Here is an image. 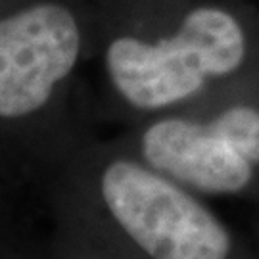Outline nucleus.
I'll use <instances>...</instances> for the list:
<instances>
[{"instance_id":"1","label":"nucleus","mask_w":259,"mask_h":259,"mask_svg":"<svg viewBox=\"0 0 259 259\" xmlns=\"http://www.w3.org/2000/svg\"><path fill=\"white\" fill-rule=\"evenodd\" d=\"M152 29L131 27L104 47V69L140 111L259 91V10L242 0H177Z\"/></svg>"},{"instance_id":"2","label":"nucleus","mask_w":259,"mask_h":259,"mask_svg":"<svg viewBox=\"0 0 259 259\" xmlns=\"http://www.w3.org/2000/svg\"><path fill=\"white\" fill-rule=\"evenodd\" d=\"M100 190L117 225L152 259L231 257V232L215 213L148 163L113 159Z\"/></svg>"},{"instance_id":"3","label":"nucleus","mask_w":259,"mask_h":259,"mask_svg":"<svg viewBox=\"0 0 259 259\" xmlns=\"http://www.w3.org/2000/svg\"><path fill=\"white\" fill-rule=\"evenodd\" d=\"M87 33L71 6L48 0L0 18V117L38 111L77 67Z\"/></svg>"},{"instance_id":"4","label":"nucleus","mask_w":259,"mask_h":259,"mask_svg":"<svg viewBox=\"0 0 259 259\" xmlns=\"http://www.w3.org/2000/svg\"><path fill=\"white\" fill-rule=\"evenodd\" d=\"M144 163L179 185L205 194H238L253 183L255 167L209 115H167L140 137Z\"/></svg>"}]
</instances>
